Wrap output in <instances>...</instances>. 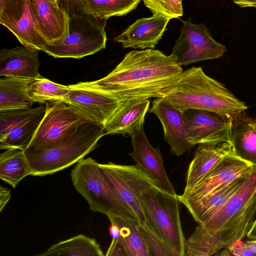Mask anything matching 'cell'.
Wrapping results in <instances>:
<instances>
[{"instance_id": "cell-16", "label": "cell", "mask_w": 256, "mask_h": 256, "mask_svg": "<svg viewBox=\"0 0 256 256\" xmlns=\"http://www.w3.org/2000/svg\"><path fill=\"white\" fill-rule=\"evenodd\" d=\"M69 86L62 100L104 126L120 104L121 102L102 92L75 84Z\"/></svg>"}, {"instance_id": "cell-34", "label": "cell", "mask_w": 256, "mask_h": 256, "mask_svg": "<svg viewBox=\"0 0 256 256\" xmlns=\"http://www.w3.org/2000/svg\"><path fill=\"white\" fill-rule=\"evenodd\" d=\"M221 255L234 256H256V254L244 242H238L228 248L223 249Z\"/></svg>"}, {"instance_id": "cell-31", "label": "cell", "mask_w": 256, "mask_h": 256, "mask_svg": "<svg viewBox=\"0 0 256 256\" xmlns=\"http://www.w3.org/2000/svg\"><path fill=\"white\" fill-rule=\"evenodd\" d=\"M145 6L154 14L170 19L183 15L182 0H142Z\"/></svg>"}, {"instance_id": "cell-33", "label": "cell", "mask_w": 256, "mask_h": 256, "mask_svg": "<svg viewBox=\"0 0 256 256\" xmlns=\"http://www.w3.org/2000/svg\"><path fill=\"white\" fill-rule=\"evenodd\" d=\"M84 0H58V5L64 10L70 18L84 14Z\"/></svg>"}, {"instance_id": "cell-3", "label": "cell", "mask_w": 256, "mask_h": 256, "mask_svg": "<svg viewBox=\"0 0 256 256\" xmlns=\"http://www.w3.org/2000/svg\"><path fill=\"white\" fill-rule=\"evenodd\" d=\"M164 98L183 111L208 110L233 121L248 108L220 82L207 76L200 67L184 71L175 86Z\"/></svg>"}, {"instance_id": "cell-21", "label": "cell", "mask_w": 256, "mask_h": 256, "mask_svg": "<svg viewBox=\"0 0 256 256\" xmlns=\"http://www.w3.org/2000/svg\"><path fill=\"white\" fill-rule=\"evenodd\" d=\"M39 51L24 46L12 49L2 48L0 52V76L30 79L42 76L38 72Z\"/></svg>"}, {"instance_id": "cell-12", "label": "cell", "mask_w": 256, "mask_h": 256, "mask_svg": "<svg viewBox=\"0 0 256 256\" xmlns=\"http://www.w3.org/2000/svg\"><path fill=\"white\" fill-rule=\"evenodd\" d=\"M0 23L29 49L42 50L46 44L38 32L31 0H6L0 8Z\"/></svg>"}, {"instance_id": "cell-20", "label": "cell", "mask_w": 256, "mask_h": 256, "mask_svg": "<svg viewBox=\"0 0 256 256\" xmlns=\"http://www.w3.org/2000/svg\"><path fill=\"white\" fill-rule=\"evenodd\" d=\"M150 104L149 99L121 102L117 110L104 126L105 135L120 134L131 137L143 128Z\"/></svg>"}, {"instance_id": "cell-7", "label": "cell", "mask_w": 256, "mask_h": 256, "mask_svg": "<svg viewBox=\"0 0 256 256\" xmlns=\"http://www.w3.org/2000/svg\"><path fill=\"white\" fill-rule=\"evenodd\" d=\"M107 20L88 14L70 18L68 36L55 44H46L42 50L55 58L80 59L93 54L106 48Z\"/></svg>"}, {"instance_id": "cell-27", "label": "cell", "mask_w": 256, "mask_h": 256, "mask_svg": "<svg viewBox=\"0 0 256 256\" xmlns=\"http://www.w3.org/2000/svg\"><path fill=\"white\" fill-rule=\"evenodd\" d=\"M38 256H103L95 239L79 234L52 245Z\"/></svg>"}, {"instance_id": "cell-24", "label": "cell", "mask_w": 256, "mask_h": 256, "mask_svg": "<svg viewBox=\"0 0 256 256\" xmlns=\"http://www.w3.org/2000/svg\"><path fill=\"white\" fill-rule=\"evenodd\" d=\"M244 112L232 122L230 143L238 157L256 168V120Z\"/></svg>"}, {"instance_id": "cell-1", "label": "cell", "mask_w": 256, "mask_h": 256, "mask_svg": "<svg viewBox=\"0 0 256 256\" xmlns=\"http://www.w3.org/2000/svg\"><path fill=\"white\" fill-rule=\"evenodd\" d=\"M184 71L173 56L147 48L127 53L106 76L76 86L97 90L120 102L163 98L172 90Z\"/></svg>"}, {"instance_id": "cell-11", "label": "cell", "mask_w": 256, "mask_h": 256, "mask_svg": "<svg viewBox=\"0 0 256 256\" xmlns=\"http://www.w3.org/2000/svg\"><path fill=\"white\" fill-rule=\"evenodd\" d=\"M46 108V104L0 112V149L26 150L34 138Z\"/></svg>"}, {"instance_id": "cell-5", "label": "cell", "mask_w": 256, "mask_h": 256, "mask_svg": "<svg viewBox=\"0 0 256 256\" xmlns=\"http://www.w3.org/2000/svg\"><path fill=\"white\" fill-rule=\"evenodd\" d=\"M70 176L74 187L92 211L107 216L121 214L139 222L132 210L118 196L100 164L92 158L80 160L72 170Z\"/></svg>"}, {"instance_id": "cell-25", "label": "cell", "mask_w": 256, "mask_h": 256, "mask_svg": "<svg viewBox=\"0 0 256 256\" xmlns=\"http://www.w3.org/2000/svg\"><path fill=\"white\" fill-rule=\"evenodd\" d=\"M34 79L14 76L0 78V112L28 109L34 103L29 88Z\"/></svg>"}, {"instance_id": "cell-35", "label": "cell", "mask_w": 256, "mask_h": 256, "mask_svg": "<svg viewBox=\"0 0 256 256\" xmlns=\"http://www.w3.org/2000/svg\"><path fill=\"white\" fill-rule=\"evenodd\" d=\"M10 190L2 186H0V212H2L4 208L8 202L10 198Z\"/></svg>"}, {"instance_id": "cell-23", "label": "cell", "mask_w": 256, "mask_h": 256, "mask_svg": "<svg viewBox=\"0 0 256 256\" xmlns=\"http://www.w3.org/2000/svg\"><path fill=\"white\" fill-rule=\"evenodd\" d=\"M250 172L222 186L200 200L185 205L194 220L200 224L212 217L242 186Z\"/></svg>"}, {"instance_id": "cell-28", "label": "cell", "mask_w": 256, "mask_h": 256, "mask_svg": "<svg viewBox=\"0 0 256 256\" xmlns=\"http://www.w3.org/2000/svg\"><path fill=\"white\" fill-rule=\"evenodd\" d=\"M32 172L24 150L10 148L0 154V178L13 188Z\"/></svg>"}, {"instance_id": "cell-32", "label": "cell", "mask_w": 256, "mask_h": 256, "mask_svg": "<svg viewBox=\"0 0 256 256\" xmlns=\"http://www.w3.org/2000/svg\"><path fill=\"white\" fill-rule=\"evenodd\" d=\"M138 228L148 247L150 256H174L166 244L146 225L139 223Z\"/></svg>"}, {"instance_id": "cell-14", "label": "cell", "mask_w": 256, "mask_h": 256, "mask_svg": "<svg viewBox=\"0 0 256 256\" xmlns=\"http://www.w3.org/2000/svg\"><path fill=\"white\" fill-rule=\"evenodd\" d=\"M254 167L234 151L222 158L190 190L177 195L184 206L196 202L222 186L250 172Z\"/></svg>"}, {"instance_id": "cell-8", "label": "cell", "mask_w": 256, "mask_h": 256, "mask_svg": "<svg viewBox=\"0 0 256 256\" xmlns=\"http://www.w3.org/2000/svg\"><path fill=\"white\" fill-rule=\"evenodd\" d=\"M52 102L46 103L45 115L26 150L60 144L70 140L82 125L92 120L63 100Z\"/></svg>"}, {"instance_id": "cell-2", "label": "cell", "mask_w": 256, "mask_h": 256, "mask_svg": "<svg viewBox=\"0 0 256 256\" xmlns=\"http://www.w3.org/2000/svg\"><path fill=\"white\" fill-rule=\"evenodd\" d=\"M256 214V168L212 217L186 240L184 256H209L246 236Z\"/></svg>"}, {"instance_id": "cell-15", "label": "cell", "mask_w": 256, "mask_h": 256, "mask_svg": "<svg viewBox=\"0 0 256 256\" xmlns=\"http://www.w3.org/2000/svg\"><path fill=\"white\" fill-rule=\"evenodd\" d=\"M131 138L132 151L129 155L135 165L152 178L162 190L176 195L164 169L160 148L151 145L143 128Z\"/></svg>"}, {"instance_id": "cell-26", "label": "cell", "mask_w": 256, "mask_h": 256, "mask_svg": "<svg viewBox=\"0 0 256 256\" xmlns=\"http://www.w3.org/2000/svg\"><path fill=\"white\" fill-rule=\"evenodd\" d=\"M111 222L118 224L120 228L118 242L128 256H150L149 252L140 231L139 222L121 214L108 216Z\"/></svg>"}, {"instance_id": "cell-40", "label": "cell", "mask_w": 256, "mask_h": 256, "mask_svg": "<svg viewBox=\"0 0 256 256\" xmlns=\"http://www.w3.org/2000/svg\"><path fill=\"white\" fill-rule=\"evenodd\" d=\"M48 0L54 4L58 5V0Z\"/></svg>"}, {"instance_id": "cell-4", "label": "cell", "mask_w": 256, "mask_h": 256, "mask_svg": "<svg viewBox=\"0 0 256 256\" xmlns=\"http://www.w3.org/2000/svg\"><path fill=\"white\" fill-rule=\"evenodd\" d=\"M104 126L94 121L82 125L66 142L54 146L24 150L32 176L52 174L77 163L98 146Z\"/></svg>"}, {"instance_id": "cell-30", "label": "cell", "mask_w": 256, "mask_h": 256, "mask_svg": "<svg viewBox=\"0 0 256 256\" xmlns=\"http://www.w3.org/2000/svg\"><path fill=\"white\" fill-rule=\"evenodd\" d=\"M70 90L69 85L58 84L42 76L34 79L29 88L32 100L40 104L62 100Z\"/></svg>"}, {"instance_id": "cell-17", "label": "cell", "mask_w": 256, "mask_h": 256, "mask_svg": "<svg viewBox=\"0 0 256 256\" xmlns=\"http://www.w3.org/2000/svg\"><path fill=\"white\" fill-rule=\"evenodd\" d=\"M160 120L164 129V140L170 146L172 154L181 156L194 146L186 132L183 112L164 98L153 100L148 110Z\"/></svg>"}, {"instance_id": "cell-10", "label": "cell", "mask_w": 256, "mask_h": 256, "mask_svg": "<svg viewBox=\"0 0 256 256\" xmlns=\"http://www.w3.org/2000/svg\"><path fill=\"white\" fill-rule=\"evenodd\" d=\"M100 165L120 198L132 210L140 223H144L145 219L140 196L147 189L158 187L156 182L136 165H121L112 162Z\"/></svg>"}, {"instance_id": "cell-29", "label": "cell", "mask_w": 256, "mask_h": 256, "mask_svg": "<svg viewBox=\"0 0 256 256\" xmlns=\"http://www.w3.org/2000/svg\"><path fill=\"white\" fill-rule=\"evenodd\" d=\"M140 0H84V11L94 16L108 19L126 14L136 8Z\"/></svg>"}, {"instance_id": "cell-19", "label": "cell", "mask_w": 256, "mask_h": 256, "mask_svg": "<svg viewBox=\"0 0 256 256\" xmlns=\"http://www.w3.org/2000/svg\"><path fill=\"white\" fill-rule=\"evenodd\" d=\"M170 20L154 14L150 18L138 19L114 40L121 42L124 48H154L162 38Z\"/></svg>"}, {"instance_id": "cell-39", "label": "cell", "mask_w": 256, "mask_h": 256, "mask_svg": "<svg viewBox=\"0 0 256 256\" xmlns=\"http://www.w3.org/2000/svg\"><path fill=\"white\" fill-rule=\"evenodd\" d=\"M244 243L256 254V240H251Z\"/></svg>"}, {"instance_id": "cell-38", "label": "cell", "mask_w": 256, "mask_h": 256, "mask_svg": "<svg viewBox=\"0 0 256 256\" xmlns=\"http://www.w3.org/2000/svg\"><path fill=\"white\" fill-rule=\"evenodd\" d=\"M246 236L250 240H256V220H254Z\"/></svg>"}, {"instance_id": "cell-6", "label": "cell", "mask_w": 256, "mask_h": 256, "mask_svg": "<svg viewBox=\"0 0 256 256\" xmlns=\"http://www.w3.org/2000/svg\"><path fill=\"white\" fill-rule=\"evenodd\" d=\"M140 203L144 224L171 250L174 256H184V238L176 195L166 193L157 186L145 190Z\"/></svg>"}, {"instance_id": "cell-13", "label": "cell", "mask_w": 256, "mask_h": 256, "mask_svg": "<svg viewBox=\"0 0 256 256\" xmlns=\"http://www.w3.org/2000/svg\"><path fill=\"white\" fill-rule=\"evenodd\" d=\"M182 112L185 128L194 146L200 144L230 142L232 121L206 110L188 108Z\"/></svg>"}, {"instance_id": "cell-9", "label": "cell", "mask_w": 256, "mask_h": 256, "mask_svg": "<svg viewBox=\"0 0 256 256\" xmlns=\"http://www.w3.org/2000/svg\"><path fill=\"white\" fill-rule=\"evenodd\" d=\"M182 22L180 34L171 54L180 66L218 58L226 51L224 45L212 38L204 23L193 24L190 18Z\"/></svg>"}, {"instance_id": "cell-41", "label": "cell", "mask_w": 256, "mask_h": 256, "mask_svg": "<svg viewBox=\"0 0 256 256\" xmlns=\"http://www.w3.org/2000/svg\"><path fill=\"white\" fill-rule=\"evenodd\" d=\"M6 0H0V8H2Z\"/></svg>"}, {"instance_id": "cell-37", "label": "cell", "mask_w": 256, "mask_h": 256, "mask_svg": "<svg viewBox=\"0 0 256 256\" xmlns=\"http://www.w3.org/2000/svg\"><path fill=\"white\" fill-rule=\"evenodd\" d=\"M236 4L241 8H256V0H232Z\"/></svg>"}, {"instance_id": "cell-18", "label": "cell", "mask_w": 256, "mask_h": 256, "mask_svg": "<svg viewBox=\"0 0 256 256\" xmlns=\"http://www.w3.org/2000/svg\"><path fill=\"white\" fill-rule=\"evenodd\" d=\"M31 4L38 32L47 44H55L68 36L70 17L64 10L48 0H31Z\"/></svg>"}, {"instance_id": "cell-36", "label": "cell", "mask_w": 256, "mask_h": 256, "mask_svg": "<svg viewBox=\"0 0 256 256\" xmlns=\"http://www.w3.org/2000/svg\"><path fill=\"white\" fill-rule=\"evenodd\" d=\"M110 232L112 238V240H118L120 234V228L116 224L111 222L110 227Z\"/></svg>"}, {"instance_id": "cell-22", "label": "cell", "mask_w": 256, "mask_h": 256, "mask_svg": "<svg viewBox=\"0 0 256 256\" xmlns=\"http://www.w3.org/2000/svg\"><path fill=\"white\" fill-rule=\"evenodd\" d=\"M232 151L230 142L198 144L188 166L184 192L192 190L222 158Z\"/></svg>"}]
</instances>
